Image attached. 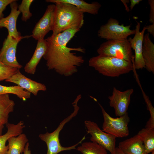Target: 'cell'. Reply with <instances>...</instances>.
<instances>
[{
  "label": "cell",
  "mask_w": 154,
  "mask_h": 154,
  "mask_svg": "<svg viewBox=\"0 0 154 154\" xmlns=\"http://www.w3.org/2000/svg\"><path fill=\"white\" fill-rule=\"evenodd\" d=\"M80 29L74 27L57 34H52L45 39L46 49L43 58L48 70H54L66 77L77 72L78 67L84 63V60L82 56L71 51L84 53L85 49L81 47L70 48L67 45Z\"/></svg>",
  "instance_id": "6da1fadb"
},
{
  "label": "cell",
  "mask_w": 154,
  "mask_h": 154,
  "mask_svg": "<svg viewBox=\"0 0 154 154\" xmlns=\"http://www.w3.org/2000/svg\"><path fill=\"white\" fill-rule=\"evenodd\" d=\"M55 8L52 31L56 35L74 27L81 29L84 23V13L76 7L62 2L53 1Z\"/></svg>",
  "instance_id": "7a4b0ae2"
},
{
  "label": "cell",
  "mask_w": 154,
  "mask_h": 154,
  "mask_svg": "<svg viewBox=\"0 0 154 154\" xmlns=\"http://www.w3.org/2000/svg\"><path fill=\"white\" fill-rule=\"evenodd\" d=\"M89 65L106 76L118 77L134 69L133 63L110 56L99 55L91 58Z\"/></svg>",
  "instance_id": "3957f363"
},
{
  "label": "cell",
  "mask_w": 154,
  "mask_h": 154,
  "mask_svg": "<svg viewBox=\"0 0 154 154\" xmlns=\"http://www.w3.org/2000/svg\"><path fill=\"white\" fill-rule=\"evenodd\" d=\"M72 105L74 108L73 112L62 120L54 131L51 133L47 132L45 133L39 135V138L41 140L44 141L46 145L47 148L46 154H58L63 151L76 149V147L81 143L85 139L84 136L77 143L68 147H63L60 143L59 135L60 131L65 124L77 115L79 110V107L77 103H74Z\"/></svg>",
  "instance_id": "277c9868"
},
{
  "label": "cell",
  "mask_w": 154,
  "mask_h": 154,
  "mask_svg": "<svg viewBox=\"0 0 154 154\" xmlns=\"http://www.w3.org/2000/svg\"><path fill=\"white\" fill-rule=\"evenodd\" d=\"M97 52L99 55L110 56L133 62L134 57L127 38L107 40L100 45Z\"/></svg>",
  "instance_id": "5b68a950"
},
{
  "label": "cell",
  "mask_w": 154,
  "mask_h": 154,
  "mask_svg": "<svg viewBox=\"0 0 154 154\" xmlns=\"http://www.w3.org/2000/svg\"><path fill=\"white\" fill-rule=\"evenodd\" d=\"M101 108L104 118L102 130L116 138H122L128 136V125L130 121L128 112L119 117H111L102 106L98 103Z\"/></svg>",
  "instance_id": "8992f818"
},
{
  "label": "cell",
  "mask_w": 154,
  "mask_h": 154,
  "mask_svg": "<svg viewBox=\"0 0 154 154\" xmlns=\"http://www.w3.org/2000/svg\"><path fill=\"white\" fill-rule=\"evenodd\" d=\"M131 25L126 26L123 24L120 25L118 20L111 18L106 24L100 27L98 35L107 40L127 39L129 36L135 33V29H131Z\"/></svg>",
  "instance_id": "52a82bcc"
},
{
  "label": "cell",
  "mask_w": 154,
  "mask_h": 154,
  "mask_svg": "<svg viewBox=\"0 0 154 154\" xmlns=\"http://www.w3.org/2000/svg\"><path fill=\"white\" fill-rule=\"evenodd\" d=\"M84 123L87 133L91 136V141L102 146L111 154H114L116 148V137L102 131L94 121L86 120Z\"/></svg>",
  "instance_id": "ba28073f"
},
{
  "label": "cell",
  "mask_w": 154,
  "mask_h": 154,
  "mask_svg": "<svg viewBox=\"0 0 154 154\" xmlns=\"http://www.w3.org/2000/svg\"><path fill=\"white\" fill-rule=\"evenodd\" d=\"M26 36L16 38L8 35L5 39L2 48L0 50V61L9 66L20 69L22 66L17 61L16 58V52L18 43L22 39L29 37Z\"/></svg>",
  "instance_id": "9c48e42d"
},
{
  "label": "cell",
  "mask_w": 154,
  "mask_h": 154,
  "mask_svg": "<svg viewBox=\"0 0 154 154\" xmlns=\"http://www.w3.org/2000/svg\"><path fill=\"white\" fill-rule=\"evenodd\" d=\"M134 92L133 88L121 91L114 87L112 95L109 96V105L114 108L115 115L120 117L127 112L131 96Z\"/></svg>",
  "instance_id": "30bf717a"
},
{
  "label": "cell",
  "mask_w": 154,
  "mask_h": 154,
  "mask_svg": "<svg viewBox=\"0 0 154 154\" xmlns=\"http://www.w3.org/2000/svg\"><path fill=\"white\" fill-rule=\"evenodd\" d=\"M55 4L48 5L42 17L36 24L31 36L36 40L44 39L46 34L52 31Z\"/></svg>",
  "instance_id": "8fae6325"
},
{
  "label": "cell",
  "mask_w": 154,
  "mask_h": 154,
  "mask_svg": "<svg viewBox=\"0 0 154 154\" xmlns=\"http://www.w3.org/2000/svg\"><path fill=\"white\" fill-rule=\"evenodd\" d=\"M141 23L137 22L135 27V33L133 38L130 37L128 39L131 48L134 50L135 55L133 63L134 68L136 69L145 68V63L142 55V46L144 33L146 30L144 27L141 31H140Z\"/></svg>",
  "instance_id": "7c38bea8"
},
{
  "label": "cell",
  "mask_w": 154,
  "mask_h": 154,
  "mask_svg": "<svg viewBox=\"0 0 154 154\" xmlns=\"http://www.w3.org/2000/svg\"><path fill=\"white\" fill-rule=\"evenodd\" d=\"M5 81L17 84L35 96L37 95L39 91H45L47 89L44 84L27 78L21 73L19 69Z\"/></svg>",
  "instance_id": "4fadbf2b"
},
{
  "label": "cell",
  "mask_w": 154,
  "mask_h": 154,
  "mask_svg": "<svg viewBox=\"0 0 154 154\" xmlns=\"http://www.w3.org/2000/svg\"><path fill=\"white\" fill-rule=\"evenodd\" d=\"M17 1L15 0L10 4L11 11L8 16L0 19V28H6L8 31V35L18 38L22 36L16 28L17 20L20 13L18 10V5Z\"/></svg>",
  "instance_id": "5bb4252c"
},
{
  "label": "cell",
  "mask_w": 154,
  "mask_h": 154,
  "mask_svg": "<svg viewBox=\"0 0 154 154\" xmlns=\"http://www.w3.org/2000/svg\"><path fill=\"white\" fill-rule=\"evenodd\" d=\"M118 147L125 154H147L143 142L137 134L120 142Z\"/></svg>",
  "instance_id": "9a60e30c"
},
{
  "label": "cell",
  "mask_w": 154,
  "mask_h": 154,
  "mask_svg": "<svg viewBox=\"0 0 154 154\" xmlns=\"http://www.w3.org/2000/svg\"><path fill=\"white\" fill-rule=\"evenodd\" d=\"M7 131L4 134L0 135V154H8V145L6 142L11 137L16 136L22 133L25 127L24 122L20 121L17 124L7 123L6 124Z\"/></svg>",
  "instance_id": "2e32d148"
},
{
  "label": "cell",
  "mask_w": 154,
  "mask_h": 154,
  "mask_svg": "<svg viewBox=\"0 0 154 154\" xmlns=\"http://www.w3.org/2000/svg\"><path fill=\"white\" fill-rule=\"evenodd\" d=\"M142 56L145 68L154 74V44L150 38L149 33L144 35L142 46Z\"/></svg>",
  "instance_id": "e0dca14e"
},
{
  "label": "cell",
  "mask_w": 154,
  "mask_h": 154,
  "mask_svg": "<svg viewBox=\"0 0 154 154\" xmlns=\"http://www.w3.org/2000/svg\"><path fill=\"white\" fill-rule=\"evenodd\" d=\"M46 49L44 39L38 40L34 53L29 62L25 65L24 69L28 74H34L36 71L37 66L42 58L43 57Z\"/></svg>",
  "instance_id": "ac0fdd59"
},
{
  "label": "cell",
  "mask_w": 154,
  "mask_h": 154,
  "mask_svg": "<svg viewBox=\"0 0 154 154\" xmlns=\"http://www.w3.org/2000/svg\"><path fill=\"white\" fill-rule=\"evenodd\" d=\"M47 2L53 1L68 3L76 7L83 13H87L93 15L97 14L101 7V5L96 1L88 3L83 0H46Z\"/></svg>",
  "instance_id": "d6986e66"
},
{
  "label": "cell",
  "mask_w": 154,
  "mask_h": 154,
  "mask_svg": "<svg viewBox=\"0 0 154 154\" xmlns=\"http://www.w3.org/2000/svg\"><path fill=\"white\" fill-rule=\"evenodd\" d=\"M15 103L9 94H0V123L3 125L8 122L9 114L14 110Z\"/></svg>",
  "instance_id": "ffe728a7"
},
{
  "label": "cell",
  "mask_w": 154,
  "mask_h": 154,
  "mask_svg": "<svg viewBox=\"0 0 154 154\" xmlns=\"http://www.w3.org/2000/svg\"><path fill=\"white\" fill-rule=\"evenodd\" d=\"M9 149L8 154H21L23 152L28 139L24 133L13 136L8 140Z\"/></svg>",
  "instance_id": "44dd1931"
},
{
  "label": "cell",
  "mask_w": 154,
  "mask_h": 154,
  "mask_svg": "<svg viewBox=\"0 0 154 154\" xmlns=\"http://www.w3.org/2000/svg\"><path fill=\"white\" fill-rule=\"evenodd\" d=\"M137 135L143 142L147 154L154 151V128H143Z\"/></svg>",
  "instance_id": "7402d4cb"
},
{
  "label": "cell",
  "mask_w": 154,
  "mask_h": 154,
  "mask_svg": "<svg viewBox=\"0 0 154 154\" xmlns=\"http://www.w3.org/2000/svg\"><path fill=\"white\" fill-rule=\"evenodd\" d=\"M76 149L82 154H108L107 151L104 147L92 141L82 143Z\"/></svg>",
  "instance_id": "603a6c76"
},
{
  "label": "cell",
  "mask_w": 154,
  "mask_h": 154,
  "mask_svg": "<svg viewBox=\"0 0 154 154\" xmlns=\"http://www.w3.org/2000/svg\"><path fill=\"white\" fill-rule=\"evenodd\" d=\"M12 94L23 101L30 98L31 93L17 85L7 86L0 84V94Z\"/></svg>",
  "instance_id": "cb8c5ba5"
},
{
  "label": "cell",
  "mask_w": 154,
  "mask_h": 154,
  "mask_svg": "<svg viewBox=\"0 0 154 154\" xmlns=\"http://www.w3.org/2000/svg\"><path fill=\"white\" fill-rule=\"evenodd\" d=\"M33 0H23L21 4L18 6V10L22 13L21 20L26 22L32 16L30 11V7Z\"/></svg>",
  "instance_id": "d4e9b609"
},
{
  "label": "cell",
  "mask_w": 154,
  "mask_h": 154,
  "mask_svg": "<svg viewBox=\"0 0 154 154\" xmlns=\"http://www.w3.org/2000/svg\"><path fill=\"white\" fill-rule=\"evenodd\" d=\"M18 69L7 66L0 61V82L9 78Z\"/></svg>",
  "instance_id": "484cf974"
},
{
  "label": "cell",
  "mask_w": 154,
  "mask_h": 154,
  "mask_svg": "<svg viewBox=\"0 0 154 154\" xmlns=\"http://www.w3.org/2000/svg\"><path fill=\"white\" fill-rule=\"evenodd\" d=\"M142 94L145 101L146 104L147 108L149 111L150 117L147 122L145 127L154 128V108L152 105L149 98L142 91Z\"/></svg>",
  "instance_id": "4316f807"
},
{
  "label": "cell",
  "mask_w": 154,
  "mask_h": 154,
  "mask_svg": "<svg viewBox=\"0 0 154 154\" xmlns=\"http://www.w3.org/2000/svg\"><path fill=\"white\" fill-rule=\"evenodd\" d=\"M15 0H0V19L4 17L3 12L6 7Z\"/></svg>",
  "instance_id": "83f0119b"
},
{
  "label": "cell",
  "mask_w": 154,
  "mask_h": 154,
  "mask_svg": "<svg viewBox=\"0 0 154 154\" xmlns=\"http://www.w3.org/2000/svg\"><path fill=\"white\" fill-rule=\"evenodd\" d=\"M148 2L150 7L149 21L151 23L154 24V0H149Z\"/></svg>",
  "instance_id": "f1b7e54d"
},
{
  "label": "cell",
  "mask_w": 154,
  "mask_h": 154,
  "mask_svg": "<svg viewBox=\"0 0 154 154\" xmlns=\"http://www.w3.org/2000/svg\"><path fill=\"white\" fill-rule=\"evenodd\" d=\"M146 30H147L148 33H150L154 37V24L146 26Z\"/></svg>",
  "instance_id": "f546056e"
},
{
  "label": "cell",
  "mask_w": 154,
  "mask_h": 154,
  "mask_svg": "<svg viewBox=\"0 0 154 154\" xmlns=\"http://www.w3.org/2000/svg\"><path fill=\"white\" fill-rule=\"evenodd\" d=\"M142 0H130L129 1L130 2V10L131 11L135 6L136 4H138Z\"/></svg>",
  "instance_id": "4dcf8cb0"
},
{
  "label": "cell",
  "mask_w": 154,
  "mask_h": 154,
  "mask_svg": "<svg viewBox=\"0 0 154 154\" xmlns=\"http://www.w3.org/2000/svg\"><path fill=\"white\" fill-rule=\"evenodd\" d=\"M29 144L28 142L26 144L23 152L24 154H31V151L29 149Z\"/></svg>",
  "instance_id": "1f68e13d"
},
{
  "label": "cell",
  "mask_w": 154,
  "mask_h": 154,
  "mask_svg": "<svg viewBox=\"0 0 154 154\" xmlns=\"http://www.w3.org/2000/svg\"><path fill=\"white\" fill-rule=\"evenodd\" d=\"M121 1L124 4L125 7V9L127 12H129V11L130 10L129 7H127V3H129V0H121Z\"/></svg>",
  "instance_id": "d6a6232c"
},
{
  "label": "cell",
  "mask_w": 154,
  "mask_h": 154,
  "mask_svg": "<svg viewBox=\"0 0 154 154\" xmlns=\"http://www.w3.org/2000/svg\"><path fill=\"white\" fill-rule=\"evenodd\" d=\"M114 154H125L118 147H116L115 152Z\"/></svg>",
  "instance_id": "836d02e7"
},
{
  "label": "cell",
  "mask_w": 154,
  "mask_h": 154,
  "mask_svg": "<svg viewBox=\"0 0 154 154\" xmlns=\"http://www.w3.org/2000/svg\"><path fill=\"white\" fill-rule=\"evenodd\" d=\"M3 127L4 125L0 123V135H2V133Z\"/></svg>",
  "instance_id": "e575fe53"
},
{
  "label": "cell",
  "mask_w": 154,
  "mask_h": 154,
  "mask_svg": "<svg viewBox=\"0 0 154 154\" xmlns=\"http://www.w3.org/2000/svg\"><path fill=\"white\" fill-rule=\"evenodd\" d=\"M151 154H154V151L152 152V153H151Z\"/></svg>",
  "instance_id": "d590c367"
}]
</instances>
